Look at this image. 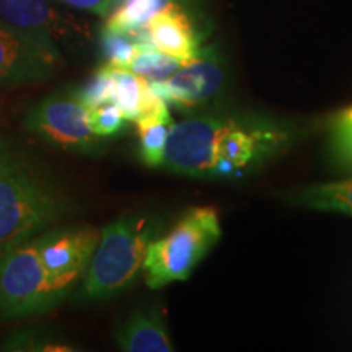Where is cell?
Wrapping results in <instances>:
<instances>
[{"instance_id": "6da1fadb", "label": "cell", "mask_w": 352, "mask_h": 352, "mask_svg": "<svg viewBox=\"0 0 352 352\" xmlns=\"http://www.w3.org/2000/svg\"><path fill=\"white\" fill-rule=\"evenodd\" d=\"M72 201L23 148L0 140V254L64 219Z\"/></svg>"}, {"instance_id": "7a4b0ae2", "label": "cell", "mask_w": 352, "mask_h": 352, "mask_svg": "<svg viewBox=\"0 0 352 352\" xmlns=\"http://www.w3.org/2000/svg\"><path fill=\"white\" fill-rule=\"evenodd\" d=\"M157 223L147 217L124 215L101 230L78 298L101 302L120 296L144 267L148 245L155 240Z\"/></svg>"}, {"instance_id": "3957f363", "label": "cell", "mask_w": 352, "mask_h": 352, "mask_svg": "<svg viewBox=\"0 0 352 352\" xmlns=\"http://www.w3.org/2000/svg\"><path fill=\"white\" fill-rule=\"evenodd\" d=\"M219 214L214 208H192L168 235L148 245L144 270L151 289H162L176 280H186L201 259L220 240Z\"/></svg>"}, {"instance_id": "277c9868", "label": "cell", "mask_w": 352, "mask_h": 352, "mask_svg": "<svg viewBox=\"0 0 352 352\" xmlns=\"http://www.w3.org/2000/svg\"><path fill=\"white\" fill-rule=\"evenodd\" d=\"M60 302L39 258L34 236L0 254V318L46 314Z\"/></svg>"}, {"instance_id": "5b68a950", "label": "cell", "mask_w": 352, "mask_h": 352, "mask_svg": "<svg viewBox=\"0 0 352 352\" xmlns=\"http://www.w3.org/2000/svg\"><path fill=\"white\" fill-rule=\"evenodd\" d=\"M101 232L91 226L56 227L34 236L41 263L60 300L85 276Z\"/></svg>"}, {"instance_id": "8992f818", "label": "cell", "mask_w": 352, "mask_h": 352, "mask_svg": "<svg viewBox=\"0 0 352 352\" xmlns=\"http://www.w3.org/2000/svg\"><path fill=\"white\" fill-rule=\"evenodd\" d=\"M63 59L54 41L0 20V85L47 80L63 65Z\"/></svg>"}, {"instance_id": "52a82bcc", "label": "cell", "mask_w": 352, "mask_h": 352, "mask_svg": "<svg viewBox=\"0 0 352 352\" xmlns=\"http://www.w3.org/2000/svg\"><path fill=\"white\" fill-rule=\"evenodd\" d=\"M23 126L64 151L90 153L98 142L88 122V109L72 91H57L43 98L26 113Z\"/></svg>"}, {"instance_id": "ba28073f", "label": "cell", "mask_w": 352, "mask_h": 352, "mask_svg": "<svg viewBox=\"0 0 352 352\" xmlns=\"http://www.w3.org/2000/svg\"><path fill=\"white\" fill-rule=\"evenodd\" d=\"M217 116H195L171 126L162 166L191 178H214Z\"/></svg>"}, {"instance_id": "9c48e42d", "label": "cell", "mask_w": 352, "mask_h": 352, "mask_svg": "<svg viewBox=\"0 0 352 352\" xmlns=\"http://www.w3.org/2000/svg\"><path fill=\"white\" fill-rule=\"evenodd\" d=\"M223 82L226 72L222 59L214 47H208L201 50L195 60L184 64L170 78L148 82V85L166 103H173L179 108H195L214 98L222 90Z\"/></svg>"}, {"instance_id": "30bf717a", "label": "cell", "mask_w": 352, "mask_h": 352, "mask_svg": "<svg viewBox=\"0 0 352 352\" xmlns=\"http://www.w3.org/2000/svg\"><path fill=\"white\" fill-rule=\"evenodd\" d=\"M0 16L56 44L76 43L88 36L87 25L57 10L50 0H0Z\"/></svg>"}, {"instance_id": "8fae6325", "label": "cell", "mask_w": 352, "mask_h": 352, "mask_svg": "<svg viewBox=\"0 0 352 352\" xmlns=\"http://www.w3.org/2000/svg\"><path fill=\"white\" fill-rule=\"evenodd\" d=\"M147 38L155 50L176 57L183 64L195 60L201 52L195 23L176 2H171L148 21Z\"/></svg>"}, {"instance_id": "7c38bea8", "label": "cell", "mask_w": 352, "mask_h": 352, "mask_svg": "<svg viewBox=\"0 0 352 352\" xmlns=\"http://www.w3.org/2000/svg\"><path fill=\"white\" fill-rule=\"evenodd\" d=\"M114 340L127 352H171L164 311L158 307L139 308L114 331Z\"/></svg>"}, {"instance_id": "4fadbf2b", "label": "cell", "mask_w": 352, "mask_h": 352, "mask_svg": "<svg viewBox=\"0 0 352 352\" xmlns=\"http://www.w3.org/2000/svg\"><path fill=\"white\" fill-rule=\"evenodd\" d=\"M173 0H120L108 16L104 28L127 33L140 41L148 21Z\"/></svg>"}, {"instance_id": "5bb4252c", "label": "cell", "mask_w": 352, "mask_h": 352, "mask_svg": "<svg viewBox=\"0 0 352 352\" xmlns=\"http://www.w3.org/2000/svg\"><path fill=\"white\" fill-rule=\"evenodd\" d=\"M175 122L171 120L170 109L147 114L135 121L139 132V151L144 165L162 166L164 164L166 139Z\"/></svg>"}, {"instance_id": "9a60e30c", "label": "cell", "mask_w": 352, "mask_h": 352, "mask_svg": "<svg viewBox=\"0 0 352 352\" xmlns=\"http://www.w3.org/2000/svg\"><path fill=\"white\" fill-rule=\"evenodd\" d=\"M296 202L308 209L352 215V178L308 186L298 192Z\"/></svg>"}, {"instance_id": "2e32d148", "label": "cell", "mask_w": 352, "mask_h": 352, "mask_svg": "<svg viewBox=\"0 0 352 352\" xmlns=\"http://www.w3.org/2000/svg\"><path fill=\"white\" fill-rule=\"evenodd\" d=\"M183 65L176 57L165 54L148 44H140L127 69L147 82H162L178 72Z\"/></svg>"}, {"instance_id": "e0dca14e", "label": "cell", "mask_w": 352, "mask_h": 352, "mask_svg": "<svg viewBox=\"0 0 352 352\" xmlns=\"http://www.w3.org/2000/svg\"><path fill=\"white\" fill-rule=\"evenodd\" d=\"M0 349L15 352H74L78 351V347L41 329H23L10 334L2 342Z\"/></svg>"}, {"instance_id": "ac0fdd59", "label": "cell", "mask_w": 352, "mask_h": 352, "mask_svg": "<svg viewBox=\"0 0 352 352\" xmlns=\"http://www.w3.org/2000/svg\"><path fill=\"white\" fill-rule=\"evenodd\" d=\"M139 46L140 43L138 38L132 36V34L113 32V30L107 28H103V32H101V51H103L107 64L127 69Z\"/></svg>"}, {"instance_id": "d6986e66", "label": "cell", "mask_w": 352, "mask_h": 352, "mask_svg": "<svg viewBox=\"0 0 352 352\" xmlns=\"http://www.w3.org/2000/svg\"><path fill=\"white\" fill-rule=\"evenodd\" d=\"M72 94L87 109L111 101V76L108 64L101 65L82 87L72 90Z\"/></svg>"}, {"instance_id": "ffe728a7", "label": "cell", "mask_w": 352, "mask_h": 352, "mask_svg": "<svg viewBox=\"0 0 352 352\" xmlns=\"http://www.w3.org/2000/svg\"><path fill=\"white\" fill-rule=\"evenodd\" d=\"M331 148L338 164L352 170V108L346 109L331 126Z\"/></svg>"}, {"instance_id": "44dd1931", "label": "cell", "mask_w": 352, "mask_h": 352, "mask_svg": "<svg viewBox=\"0 0 352 352\" xmlns=\"http://www.w3.org/2000/svg\"><path fill=\"white\" fill-rule=\"evenodd\" d=\"M126 121L124 114L113 101L88 109V122L96 138H109L118 134L124 127Z\"/></svg>"}, {"instance_id": "7402d4cb", "label": "cell", "mask_w": 352, "mask_h": 352, "mask_svg": "<svg viewBox=\"0 0 352 352\" xmlns=\"http://www.w3.org/2000/svg\"><path fill=\"white\" fill-rule=\"evenodd\" d=\"M59 2L80 8V10L94 12L96 15H108L120 0H59Z\"/></svg>"}]
</instances>
